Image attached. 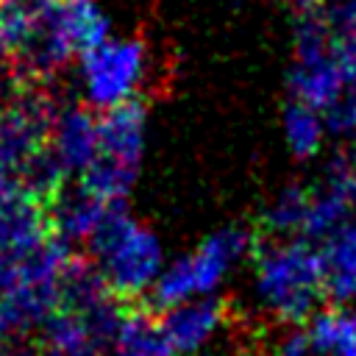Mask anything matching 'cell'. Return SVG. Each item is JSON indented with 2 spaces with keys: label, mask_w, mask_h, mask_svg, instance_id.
<instances>
[{
  "label": "cell",
  "mask_w": 356,
  "mask_h": 356,
  "mask_svg": "<svg viewBox=\"0 0 356 356\" xmlns=\"http://www.w3.org/2000/svg\"><path fill=\"white\" fill-rule=\"evenodd\" d=\"M72 256L50 236L44 245L0 256V337L11 339L44 323L61 306V281Z\"/></svg>",
  "instance_id": "obj_1"
},
{
  "label": "cell",
  "mask_w": 356,
  "mask_h": 356,
  "mask_svg": "<svg viewBox=\"0 0 356 356\" xmlns=\"http://www.w3.org/2000/svg\"><path fill=\"white\" fill-rule=\"evenodd\" d=\"M75 53L67 0H0V56L47 75Z\"/></svg>",
  "instance_id": "obj_2"
},
{
  "label": "cell",
  "mask_w": 356,
  "mask_h": 356,
  "mask_svg": "<svg viewBox=\"0 0 356 356\" xmlns=\"http://www.w3.org/2000/svg\"><path fill=\"white\" fill-rule=\"evenodd\" d=\"M320 253L306 242H270L256 253V300L278 323L314 317L323 300Z\"/></svg>",
  "instance_id": "obj_3"
},
{
  "label": "cell",
  "mask_w": 356,
  "mask_h": 356,
  "mask_svg": "<svg viewBox=\"0 0 356 356\" xmlns=\"http://www.w3.org/2000/svg\"><path fill=\"white\" fill-rule=\"evenodd\" d=\"M89 248L95 267L120 300L153 289L161 270L167 267L159 236L147 225L136 222L122 206L108 209Z\"/></svg>",
  "instance_id": "obj_4"
},
{
  "label": "cell",
  "mask_w": 356,
  "mask_h": 356,
  "mask_svg": "<svg viewBox=\"0 0 356 356\" xmlns=\"http://www.w3.org/2000/svg\"><path fill=\"white\" fill-rule=\"evenodd\" d=\"M97 156L92 167L81 175V184L97 195L106 206H122L136 184L139 164L147 139V111L139 100L106 111L100 120Z\"/></svg>",
  "instance_id": "obj_5"
},
{
  "label": "cell",
  "mask_w": 356,
  "mask_h": 356,
  "mask_svg": "<svg viewBox=\"0 0 356 356\" xmlns=\"http://www.w3.org/2000/svg\"><path fill=\"white\" fill-rule=\"evenodd\" d=\"M289 86L298 103L320 114L348 92L337 64V36L325 25L320 8L306 11L295 28V64Z\"/></svg>",
  "instance_id": "obj_6"
},
{
  "label": "cell",
  "mask_w": 356,
  "mask_h": 356,
  "mask_svg": "<svg viewBox=\"0 0 356 356\" xmlns=\"http://www.w3.org/2000/svg\"><path fill=\"white\" fill-rule=\"evenodd\" d=\"M147 56L136 39H108L81 56V86L89 106L111 111L134 100L145 78Z\"/></svg>",
  "instance_id": "obj_7"
},
{
  "label": "cell",
  "mask_w": 356,
  "mask_h": 356,
  "mask_svg": "<svg viewBox=\"0 0 356 356\" xmlns=\"http://www.w3.org/2000/svg\"><path fill=\"white\" fill-rule=\"evenodd\" d=\"M56 111L39 95L14 97L0 108V178H17L44 150Z\"/></svg>",
  "instance_id": "obj_8"
},
{
  "label": "cell",
  "mask_w": 356,
  "mask_h": 356,
  "mask_svg": "<svg viewBox=\"0 0 356 356\" xmlns=\"http://www.w3.org/2000/svg\"><path fill=\"white\" fill-rule=\"evenodd\" d=\"M50 236L44 203L19 178H0V256L33 250Z\"/></svg>",
  "instance_id": "obj_9"
},
{
  "label": "cell",
  "mask_w": 356,
  "mask_h": 356,
  "mask_svg": "<svg viewBox=\"0 0 356 356\" xmlns=\"http://www.w3.org/2000/svg\"><path fill=\"white\" fill-rule=\"evenodd\" d=\"M353 200H356V164L345 156H337L317 189H312L309 220L303 236L325 242L337 231L353 225Z\"/></svg>",
  "instance_id": "obj_10"
},
{
  "label": "cell",
  "mask_w": 356,
  "mask_h": 356,
  "mask_svg": "<svg viewBox=\"0 0 356 356\" xmlns=\"http://www.w3.org/2000/svg\"><path fill=\"white\" fill-rule=\"evenodd\" d=\"M97 139H100L97 120L86 108L72 106V108L56 111L44 147L50 159L58 164V170L64 172V178H70V175H83L92 167L97 156Z\"/></svg>",
  "instance_id": "obj_11"
},
{
  "label": "cell",
  "mask_w": 356,
  "mask_h": 356,
  "mask_svg": "<svg viewBox=\"0 0 356 356\" xmlns=\"http://www.w3.org/2000/svg\"><path fill=\"white\" fill-rule=\"evenodd\" d=\"M47 222H50V234L70 245V242H92V236L97 234L100 222L106 220L108 209L97 195H92L81 181L78 184H64L47 203Z\"/></svg>",
  "instance_id": "obj_12"
},
{
  "label": "cell",
  "mask_w": 356,
  "mask_h": 356,
  "mask_svg": "<svg viewBox=\"0 0 356 356\" xmlns=\"http://www.w3.org/2000/svg\"><path fill=\"white\" fill-rule=\"evenodd\" d=\"M250 250H253V234L239 225H228L206 236L197 245V250L189 256L197 284V298H209Z\"/></svg>",
  "instance_id": "obj_13"
},
{
  "label": "cell",
  "mask_w": 356,
  "mask_h": 356,
  "mask_svg": "<svg viewBox=\"0 0 356 356\" xmlns=\"http://www.w3.org/2000/svg\"><path fill=\"white\" fill-rule=\"evenodd\" d=\"M225 320H228L225 303H220L214 298H195L189 303H181V306L164 312L161 325H164L175 353L192 356V353H200L217 337V331L225 325Z\"/></svg>",
  "instance_id": "obj_14"
},
{
  "label": "cell",
  "mask_w": 356,
  "mask_h": 356,
  "mask_svg": "<svg viewBox=\"0 0 356 356\" xmlns=\"http://www.w3.org/2000/svg\"><path fill=\"white\" fill-rule=\"evenodd\" d=\"M320 253V273H323V292L337 300L348 303L356 298V225H348L323 242Z\"/></svg>",
  "instance_id": "obj_15"
},
{
  "label": "cell",
  "mask_w": 356,
  "mask_h": 356,
  "mask_svg": "<svg viewBox=\"0 0 356 356\" xmlns=\"http://www.w3.org/2000/svg\"><path fill=\"white\" fill-rule=\"evenodd\" d=\"M114 356H175L164 325L145 309H128L114 334Z\"/></svg>",
  "instance_id": "obj_16"
},
{
  "label": "cell",
  "mask_w": 356,
  "mask_h": 356,
  "mask_svg": "<svg viewBox=\"0 0 356 356\" xmlns=\"http://www.w3.org/2000/svg\"><path fill=\"white\" fill-rule=\"evenodd\" d=\"M306 339L312 356H356V314L350 309H325L309 320Z\"/></svg>",
  "instance_id": "obj_17"
},
{
  "label": "cell",
  "mask_w": 356,
  "mask_h": 356,
  "mask_svg": "<svg viewBox=\"0 0 356 356\" xmlns=\"http://www.w3.org/2000/svg\"><path fill=\"white\" fill-rule=\"evenodd\" d=\"M309 203H312V192L303 186H286L281 189L270 206L264 209V228L273 236H292V234H303L306 220H309Z\"/></svg>",
  "instance_id": "obj_18"
},
{
  "label": "cell",
  "mask_w": 356,
  "mask_h": 356,
  "mask_svg": "<svg viewBox=\"0 0 356 356\" xmlns=\"http://www.w3.org/2000/svg\"><path fill=\"white\" fill-rule=\"evenodd\" d=\"M325 122H323V114L292 100L284 111V136H286V145L292 150V156L298 159H309L314 156L320 147H323V139H325Z\"/></svg>",
  "instance_id": "obj_19"
},
{
  "label": "cell",
  "mask_w": 356,
  "mask_h": 356,
  "mask_svg": "<svg viewBox=\"0 0 356 356\" xmlns=\"http://www.w3.org/2000/svg\"><path fill=\"white\" fill-rule=\"evenodd\" d=\"M195 298H197V284H195V273H192L189 256L170 261V264L161 270V275H159V281L153 284V289H150L153 306H159V309H164V312L181 306V303H189V300H195Z\"/></svg>",
  "instance_id": "obj_20"
},
{
  "label": "cell",
  "mask_w": 356,
  "mask_h": 356,
  "mask_svg": "<svg viewBox=\"0 0 356 356\" xmlns=\"http://www.w3.org/2000/svg\"><path fill=\"white\" fill-rule=\"evenodd\" d=\"M70 28H72V39L81 56L111 39L108 19L95 3H70Z\"/></svg>",
  "instance_id": "obj_21"
},
{
  "label": "cell",
  "mask_w": 356,
  "mask_h": 356,
  "mask_svg": "<svg viewBox=\"0 0 356 356\" xmlns=\"http://www.w3.org/2000/svg\"><path fill=\"white\" fill-rule=\"evenodd\" d=\"M323 122H325V131L334 134V136H356V95L345 92L334 106H328L323 111Z\"/></svg>",
  "instance_id": "obj_22"
},
{
  "label": "cell",
  "mask_w": 356,
  "mask_h": 356,
  "mask_svg": "<svg viewBox=\"0 0 356 356\" xmlns=\"http://www.w3.org/2000/svg\"><path fill=\"white\" fill-rule=\"evenodd\" d=\"M320 14L337 39L356 33V0H331L320 8Z\"/></svg>",
  "instance_id": "obj_23"
},
{
  "label": "cell",
  "mask_w": 356,
  "mask_h": 356,
  "mask_svg": "<svg viewBox=\"0 0 356 356\" xmlns=\"http://www.w3.org/2000/svg\"><path fill=\"white\" fill-rule=\"evenodd\" d=\"M337 64H339L345 89L356 95V33L337 39Z\"/></svg>",
  "instance_id": "obj_24"
},
{
  "label": "cell",
  "mask_w": 356,
  "mask_h": 356,
  "mask_svg": "<svg viewBox=\"0 0 356 356\" xmlns=\"http://www.w3.org/2000/svg\"><path fill=\"white\" fill-rule=\"evenodd\" d=\"M270 356H312V348H309V339H306V334H298V331H292V334L281 337V339L273 345Z\"/></svg>",
  "instance_id": "obj_25"
},
{
  "label": "cell",
  "mask_w": 356,
  "mask_h": 356,
  "mask_svg": "<svg viewBox=\"0 0 356 356\" xmlns=\"http://www.w3.org/2000/svg\"><path fill=\"white\" fill-rule=\"evenodd\" d=\"M6 89H8V81H6V75L0 72V108H3L6 103H11V100H8V95H6Z\"/></svg>",
  "instance_id": "obj_26"
},
{
  "label": "cell",
  "mask_w": 356,
  "mask_h": 356,
  "mask_svg": "<svg viewBox=\"0 0 356 356\" xmlns=\"http://www.w3.org/2000/svg\"><path fill=\"white\" fill-rule=\"evenodd\" d=\"M295 3H298V6H303L306 11H317V8L323 6V0H295Z\"/></svg>",
  "instance_id": "obj_27"
},
{
  "label": "cell",
  "mask_w": 356,
  "mask_h": 356,
  "mask_svg": "<svg viewBox=\"0 0 356 356\" xmlns=\"http://www.w3.org/2000/svg\"><path fill=\"white\" fill-rule=\"evenodd\" d=\"M67 3H92V0H67Z\"/></svg>",
  "instance_id": "obj_28"
}]
</instances>
